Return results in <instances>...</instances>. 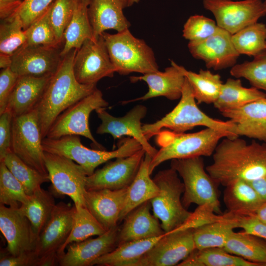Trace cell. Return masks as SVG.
I'll return each instance as SVG.
<instances>
[{"label":"cell","instance_id":"b9f144b4","mask_svg":"<svg viewBox=\"0 0 266 266\" xmlns=\"http://www.w3.org/2000/svg\"><path fill=\"white\" fill-rule=\"evenodd\" d=\"M29 198L21 183L0 161V204L18 208Z\"/></svg>","mask_w":266,"mask_h":266},{"label":"cell","instance_id":"c3c4849f","mask_svg":"<svg viewBox=\"0 0 266 266\" xmlns=\"http://www.w3.org/2000/svg\"><path fill=\"white\" fill-rule=\"evenodd\" d=\"M214 209L208 205H198L187 221L179 228L175 230L187 229H195L204 225L220 220L225 214H216Z\"/></svg>","mask_w":266,"mask_h":266},{"label":"cell","instance_id":"8992f818","mask_svg":"<svg viewBox=\"0 0 266 266\" xmlns=\"http://www.w3.org/2000/svg\"><path fill=\"white\" fill-rule=\"evenodd\" d=\"M116 72L121 75L132 72L145 74L159 70L152 48L127 29L115 34H101Z\"/></svg>","mask_w":266,"mask_h":266},{"label":"cell","instance_id":"680465c9","mask_svg":"<svg viewBox=\"0 0 266 266\" xmlns=\"http://www.w3.org/2000/svg\"><path fill=\"white\" fill-rule=\"evenodd\" d=\"M122 4L123 7H130L133 5L134 3H137L139 0H119Z\"/></svg>","mask_w":266,"mask_h":266},{"label":"cell","instance_id":"30bf717a","mask_svg":"<svg viewBox=\"0 0 266 266\" xmlns=\"http://www.w3.org/2000/svg\"><path fill=\"white\" fill-rule=\"evenodd\" d=\"M108 106V102L103 99L102 92L97 88L61 113L51 126L46 137L58 138L67 135H81L88 138L96 147L101 149L102 146L91 132L89 119L93 110Z\"/></svg>","mask_w":266,"mask_h":266},{"label":"cell","instance_id":"7c38bea8","mask_svg":"<svg viewBox=\"0 0 266 266\" xmlns=\"http://www.w3.org/2000/svg\"><path fill=\"white\" fill-rule=\"evenodd\" d=\"M44 160L55 192L70 198L76 208L85 206L84 194L88 175L83 167L70 159L46 152Z\"/></svg>","mask_w":266,"mask_h":266},{"label":"cell","instance_id":"484cf974","mask_svg":"<svg viewBox=\"0 0 266 266\" xmlns=\"http://www.w3.org/2000/svg\"><path fill=\"white\" fill-rule=\"evenodd\" d=\"M52 75L19 76L9 97L5 111L16 117L35 109Z\"/></svg>","mask_w":266,"mask_h":266},{"label":"cell","instance_id":"d6a6232c","mask_svg":"<svg viewBox=\"0 0 266 266\" xmlns=\"http://www.w3.org/2000/svg\"><path fill=\"white\" fill-rule=\"evenodd\" d=\"M163 235L151 238L131 241L119 245L111 252L96 259L92 266H134L141 256Z\"/></svg>","mask_w":266,"mask_h":266},{"label":"cell","instance_id":"cb8c5ba5","mask_svg":"<svg viewBox=\"0 0 266 266\" xmlns=\"http://www.w3.org/2000/svg\"><path fill=\"white\" fill-rule=\"evenodd\" d=\"M220 113L235 124L238 136L266 142V97Z\"/></svg>","mask_w":266,"mask_h":266},{"label":"cell","instance_id":"9f6ffc18","mask_svg":"<svg viewBox=\"0 0 266 266\" xmlns=\"http://www.w3.org/2000/svg\"><path fill=\"white\" fill-rule=\"evenodd\" d=\"M254 215L261 221L266 223V201H265L260 206Z\"/></svg>","mask_w":266,"mask_h":266},{"label":"cell","instance_id":"ac0fdd59","mask_svg":"<svg viewBox=\"0 0 266 266\" xmlns=\"http://www.w3.org/2000/svg\"><path fill=\"white\" fill-rule=\"evenodd\" d=\"M105 108H100L95 111L101 121L97 128L98 134H110L114 140L124 135L135 139L142 146L146 153L152 157L155 156L157 150L153 147L145 136L142 131L141 120L147 113V108L138 104L133 108L123 117H115L108 113Z\"/></svg>","mask_w":266,"mask_h":266},{"label":"cell","instance_id":"d590c367","mask_svg":"<svg viewBox=\"0 0 266 266\" xmlns=\"http://www.w3.org/2000/svg\"><path fill=\"white\" fill-rule=\"evenodd\" d=\"M223 248L228 252L263 266L266 263V242L252 234L234 231Z\"/></svg>","mask_w":266,"mask_h":266},{"label":"cell","instance_id":"f35d334b","mask_svg":"<svg viewBox=\"0 0 266 266\" xmlns=\"http://www.w3.org/2000/svg\"><path fill=\"white\" fill-rule=\"evenodd\" d=\"M106 231L85 206L76 208L71 231L60 252L58 258L65 252V249L69 244L83 241L92 236L101 235Z\"/></svg>","mask_w":266,"mask_h":266},{"label":"cell","instance_id":"6125c7cd","mask_svg":"<svg viewBox=\"0 0 266 266\" xmlns=\"http://www.w3.org/2000/svg\"></svg>","mask_w":266,"mask_h":266},{"label":"cell","instance_id":"ffe728a7","mask_svg":"<svg viewBox=\"0 0 266 266\" xmlns=\"http://www.w3.org/2000/svg\"><path fill=\"white\" fill-rule=\"evenodd\" d=\"M232 34L219 27L208 38L199 42H189L192 56L205 62L207 68L215 70L226 69L236 65L240 55L232 40Z\"/></svg>","mask_w":266,"mask_h":266},{"label":"cell","instance_id":"603a6c76","mask_svg":"<svg viewBox=\"0 0 266 266\" xmlns=\"http://www.w3.org/2000/svg\"><path fill=\"white\" fill-rule=\"evenodd\" d=\"M171 65L163 72L158 70L139 76H131L130 80L132 82L138 81L145 82L148 85V91L141 97L125 101L123 103L145 100L160 96L165 97L170 100L180 99L186 77L175 65L174 62L171 61Z\"/></svg>","mask_w":266,"mask_h":266},{"label":"cell","instance_id":"8fae6325","mask_svg":"<svg viewBox=\"0 0 266 266\" xmlns=\"http://www.w3.org/2000/svg\"><path fill=\"white\" fill-rule=\"evenodd\" d=\"M75 210L74 205L62 201L56 204L38 236L35 251L43 266L58 265V256L71 231Z\"/></svg>","mask_w":266,"mask_h":266},{"label":"cell","instance_id":"ab89813d","mask_svg":"<svg viewBox=\"0 0 266 266\" xmlns=\"http://www.w3.org/2000/svg\"><path fill=\"white\" fill-rule=\"evenodd\" d=\"M2 161L15 178L21 183L28 196L32 195L41 185L50 181L49 177L45 176L33 168L12 151L8 153Z\"/></svg>","mask_w":266,"mask_h":266},{"label":"cell","instance_id":"f907efd6","mask_svg":"<svg viewBox=\"0 0 266 266\" xmlns=\"http://www.w3.org/2000/svg\"><path fill=\"white\" fill-rule=\"evenodd\" d=\"M12 115L5 111L0 114V160L12 151Z\"/></svg>","mask_w":266,"mask_h":266},{"label":"cell","instance_id":"2e32d148","mask_svg":"<svg viewBox=\"0 0 266 266\" xmlns=\"http://www.w3.org/2000/svg\"><path fill=\"white\" fill-rule=\"evenodd\" d=\"M145 153L142 148L130 156L116 158L96 170L87 176L86 190H116L128 187L136 176Z\"/></svg>","mask_w":266,"mask_h":266},{"label":"cell","instance_id":"7402d4cb","mask_svg":"<svg viewBox=\"0 0 266 266\" xmlns=\"http://www.w3.org/2000/svg\"><path fill=\"white\" fill-rule=\"evenodd\" d=\"M127 189L128 187L116 190L103 189L86 191L85 207L105 230L117 226Z\"/></svg>","mask_w":266,"mask_h":266},{"label":"cell","instance_id":"60d3db41","mask_svg":"<svg viewBox=\"0 0 266 266\" xmlns=\"http://www.w3.org/2000/svg\"><path fill=\"white\" fill-rule=\"evenodd\" d=\"M25 31L22 21L16 13L0 20V54L11 57L26 42Z\"/></svg>","mask_w":266,"mask_h":266},{"label":"cell","instance_id":"3957f363","mask_svg":"<svg viewBox=\"0 0 266 266\" xmlns=\"http://www.w3.org/2000/svg\"><path fill=\"white\" fill-rule=\"evenodd\" d=\"M156 136V142L160 149L151 161L150 174L156 167L167 160L212 156L222 138L238 136L209 128L187 133L161 130Z\"/></svg>","mask_w":266,"mask_h":266},{"label":"cell","instance_id":"7a4b0ae2","mask_svg":"<svg viewBox=\"0 0 266 266\" xmlns=\"http://www.w3.org/2000/svg\"><path fill=\"white\" fill-rule=\"evenodd\" d=\"M76 51L72 49L63 57L35 108L43 139L62 112L97 88L96 85L83 84L76 80L73 72Z\"/></svg>","mask_w":266,"mask_h":266},{"label":"cell","instance_id":"9a60e30c","mask_svg":"<svg viewBox=\"0 0 266 266\" xmlns=\"http://www.w3.org/2000/svg\"><path fill=\"white\" fill-rule=\"evenodd\" d=\"M193 229L165 233L134 266H177L196 249Z\"/></svg>","mask_w":266,"mask_h":266},{"label":"cell","instance_id":"94428289","mask_svg":"<svg viewBox=\"0 0 266 266\" xmlns=\"http://www.w3.org/2000/svg\"><path fill=\"white\" fill-rule=\"evenodd\" d=\"M264 266H266V263L264 265Z\"/></svg>","mask_w":266,"mask_h":266},{"label":"cell","instance_id":"ee69618b","mask_svg":"<svg viewBox=\"0 0 266 266\" xmlns=\"http://www.w3.org/2000/svg\"><path fill=\"white\" fill-rule=\"evenodd\" d=\"M230 73L237 78H244L252 87L266 92V51L246 61L232 67Z\"/></svg>","mask_w":266,"mask_h":266},{"label":"cell","instance_id":"f5cc1de1","mask_svg":"<svg viewBox=\"0 0 266 266\" xmlns=\"http://www.w3.org/2000/svg\"><path fill=\"white\" fill-rule=\"evenodd\" d=\"M236 216L238 228L244 232L266 240V223L255 215Z\"/></svg>","mask_w":266,"mask_h":266},{"label":"cell","instance_id":"836d02e7","mask_svg":"<svg viewBox=\"0 0 266 266\" xmlns=\"http://www.w3.org/2000/svg\"><path fill=\"white\" fill-rule=\"evenodd\" d=\"M56 204L53 194L40 187L29 196L27 203L19 208L30 221L38 237L49 220Z\"/></svg>","mask_w":266,"mask_h":266},{"label":"cell","instance_id":"e575fe53","mask_svg":"<svg viewBox=\"0 0 266 266\" xmlns=\"http://www.w3.org/2000/svg\"><path fill=\"white\" fill-rule=\"evenodd\" d=\"M176 67L189 81L198 104L214 103L220 93L223 84L221 76L209 70L200 69L199 73L187 70L174 62Z\"/></svg>","mask_w":266,"mask_h":266},{"label":"cell","instance_id":"74e56055","mask_svg":"<svg viewBox=\"0 0 266 266\" xmlns=\"http://www.w3.org/2000/svg\"><path fill=\"white\" fill-rule=\"evenodd\" d=\"M232 40L240 54L255 56L266 51V26L256 22L232 34Z\"/></svg>","mask_w":266,"mask_h":266},{"label":"cell","instance_id":"f6af8a7d","mask_svg":"<svg viewBox=\"0 0 266 266\" xmlns=\"http://www.w3.org/2000/svg\"><path fill=\"white\" fill-rule=\"evenodd\" d=\"M81 0H55L53 2L50 19L57 39L64 43V34Z\"/></svg>","mask_w":266,"mask_h":266},{"label":"cell","instance_id":"e0dca14e","mask_svg":"<svg viewBox=\"0 0 266 266\" xmlns=\"http://www.w3.org/2000/svg\"><path fill=\"white\" fill-rule=\"evenodd\" d=\"M60 47L23 45L11 56L10 68L18 76L52 75L63 57Z\"/></svg>","mask_w":266,"mask_h":266},{"label":"cell","instance_id":"52a82bcc","mask_svg":"<svg viewBox=\"0 0 266 266\" xmlns=\"http://www.w3.org/2000/svg\"><path fill=\"white\" fill-rule=\"evenodd\" d=\"M153 180L159 188L158 194L150 200L153 214L161 221L165 233L174 231L182 226L192 214L182 202L184 184L171 167L159 171Z\"/></svg>","mask_w":266,"mask_h":266},{"label":"cell","instance_id":"681fc988","mask_svg":"<svg viewBox=\"0 0 266 266\" xmlns=\"http://www.w3.org/2000/svg\"><path fill=\"white\" fill-rule=\"evenodd\" d=\"M19 76L10 67L1 69L0 72V114L5 111L10 94Z\"/></svg>","mask_w":266,"mask_h":266},{"label":"cell","instance_id":"bcb514c9","mask_svg":"<svg viewBox=\"0 0 266 266\" xmlns=\"http://www.w3.org/2000/svg\"><path fill=\"white\" fill-rule=\"evenodd\" d=\"M219 28L213 20L203 15H194L185 23L183 36L189 42H199L214 34Z\"/></svg>","mask_w":266,"mask_h":266},{"label":"cell","instance_id":"5bb4252c","mask_svg":"<svg viewBox=\"0 0 266 266\" xmlns=\"http://www.w3.org/2000/svg\"><path fill=\"white\" fill-rule=\"evenodd\" d=\"M203 4L213 13L217 26L232 34L266 14L262 0H203Z\"/></svg>","mask_w":266,"mask_h":266},{"label":"cell","instance_id":"816d5d0a","mask_svg":"<svg viewBox=\"0 0 266 266\" xmlns=\"http://www.w3.org/2000/svg\"><path fill=\"white\" fill-rule=\"evenodd\" d=\"M0 266H43L42 260L35 251L14 256L1 253Z\"/></svg>","mask_w":266,"mask_h":266},{"label":"cell","instance_id":"f546056e","mask_svg":"<svg viewBox=\"0 0 266 266\" xmlns=\"http://www.w3.org/2000/svg\"><path fill=\"white\" fill-rule=\"evenodd\" d=\"M225 217L194 229L196 249L211 247L223 248L230 234L238 228L236 216L229 212Z\"/></svg>","mask_w":266,"mask_h":266},{"label":"cell","instance_id":"8d00e7d4","mask_svg":"<svg viewBox=\"0 0 266 266\" xmlns=\"http://www.w3.org/2000/svg\"><path fill=\"white\" fill-rule=\"evenodd\" d=\"M178 266H261L230 254L223 248L195 249Z\"/></svg>","mask_w":266,"mask_h":266},{"label":"cell","instance_id":"277c9868","mask_svg":"<svg viewBox=\"0 0 266 266\" xmlns=\"http://www.w3.org/2000/svg\"><path fill=\"white\" fill-rule=\"evenodd\" d=\"M197 104L192 87L186 78L180 101L176 106L160 120L142 125L146 138L149 140L163 128L176 133H184L197 126L224 131L238 136L235 125L232 121L213 119L202 111Z\"/></svg>","mask_w":266,"mask_h":266},{"label":"cell","instance_id":"ba28073f","mask_svg":"<svg viewBox=\"0 0 266 266\" xmlns=\"http://www.w3.org/2000/svg\"><path fill=\"white\" fill-rule=\"evenodd\" d=\"M170 167L182 178L184 191L182 202L186 208L192 203L208 205L217 214L221 213L217 184L204 168L202 157L173 159Z\"/></svg>","mask_w":266,"mask_h":266},{"label":"cell","instance_id":"7bdbcfd3","mask_svg":"<svg viewBox=\"0 0 266 266\" xmlns=\"http://www.w3.org/2000/svg\"><path fill=\"white\" fill-rule=\"evenodd\" d=\"M52 3L25 30L27 38L25 45H43L54 47H60L61 45H62L57 39L50 22V14Z\"/></svg>","mask_w":266,"mask_h":266},{"label":"cell","instance_id":"db71d44e","mask_svg":"<svg viewBox=\"0 0 266 266\" xmlns=\"http://www.w3.org/2000/svg\"><path fill=\"white\" fill-rule=\"evenodd\" d=\"M22 0H0V19L3 20L17 13Z\"/></svg>","mask_w":266,"mask_h":266},{"label":"cell","instance_id":"9c48e42d","mask_svg":"<svg viewBox=\"0 0 266 266\" xmlns=\"http://www.w3.org/2000/svg\"><path fill=\"white\" fill-rule=\"evenodd\" d=\"M42 137L36 110L14 117L12 122V151L27 165L48 177Z\"/></svg>","mask_w":266,"mask_h":266},{"label":"cell","instance_id":"1f68e13d","mask_svg":"<svg viewBox=\"0 0 266 266\" xmlns=\"http://www.w3.org/2000/svg\"><path fill=\"white\" fill-rule=\"evenodd\" d=\"M266 97V94L260 90L253 87H243L240 79L229 78L223 83L219 96L213 105L222 112L238 108Z\"/></svg>","mask_w":266,"mask_h":266},{"label":"cell","instance_id":"4316f807","mask_svg":"<svg viewBox=\"0 0 266 266\" xmlns=\"http://www.w3.org/2000/svg\"><path fill=\"white\" fill-rule=\"evenodd\" d=\"M124 8L119 0H90L88 16L95 39L107 30L121 32L129 29Z\"/></svg>","mask_w":266,"mask_h":266},{"label":"cell","instance_id":"d6986e66","mask_svg":"<svg viewBox=\"0 0 266 266\" xmlns=\"http://www.w3.org/2000/svg\"><path fill=\"white\" fill-rule=\"evenodd\" d=\"M0 230L11 256L35 251L38 237L29 220L19 210L0 204Z\"/></svg>","mask_w":266,"mask_h":266},{"label":"cell","instance_id":"44dd1931","mask_svg":"<svg viewBox=\"0 0 266 266\" xmlns=\"http://www.w3.org/2000/svg\"><path fill=\"white\" fill-rule=\"evenodd\" d=\"M119 228L109 229L95 238H88L72 242L67 251L58 259L61 266H90L99 257L106 254L118 246Z\"/></svg>","mask_w":266,"mask_h":266},{"label":"cell","instance_id":"5b68a950","mask_svg":"<svg viewBox=\"0 0 266 266\" xmlns=\"http://www.w3.org/2000/svg\"><path fill=\"white\" fill-rule=\"evenodd\" d=\"M42 145L44 152L62 156L76 162L88 176L92 175L100 165L114 158L130 156L143 148L135 139L129 137L122 138L118 148L113 151L90 149L83 145L80 137L76 135L58 138L45 137Z\"/></svg>","mask_w":266,"mask_h":266},{"label":"cell","instance_id":"6f0895ef","mask_svg":"<svg viewBox=\"0 0 266 266\" xmlns=\"http://www.w3.org/2000/svg\"><path fill=\"white\" fill-rule=\"evenodd\" d=\"M11 64V57L0 54V67L1 69L10 67Z\"/></svg>","mask_w":266,"mask_h":266},{"label":"cell","instance_id":"91938a15","mask_svg":"<svg viewBox=\"0 0 266 266\" xmlns=\"http://www.w3.org/2000/svg\"><path fill=\"white\" fill-rule=\"evenodd\" d=\"M263 3H264V6L265 11V12H266V0H265L263 2Z\"/></svg>","mask_w":266,"mask_h":266},{"label":"cell","instance_id":"4dcf8cb0","mask_svg":"<svg viewBox=\"0 0 266 266\" xmlns=\"http://www.w3.org/2000/svg\"><path fill=\"white\" fill-rule=\"evenodd\" d=\"M90 0H81L64 34V45L61 55L63 58L71 50H78L84 41L94 38L88 16Z\"/></svg>","mask_w":266,"mask_h":266},{"label":"cell","instance_id":"83f0119b","mask_svg":"<svg viewBox=\"0 0 266 266\" xmlns=\"http://www.w3.org/2000/svg\"><path fill=\"white\" fill-rule=\"evenodd\" d=\"M152 157L145 153L138 171L128 187L124 205L121 213L119 222L131 211L143 203L150 200L159 193V188L153 179L150 177L149 165Z\"/></svg>","mask_w":266,"mask_h":266},{"label":"cell","instance_id":"6da1fadb","mask_svg":"<svg viewBox=\"0 0 266 266\" xmlns=\"http://www.w3.org/2000/svg\"><path fill=\"white\" fill-rule=\"evenodd\" d=\"M236 136L217 145L213 162L205 169L216 184L226 187L236 180L251 181L266 175V144L247 143Z\"/></svg>","mask_w":266,"mask_h":266},{"label":"cell","instance_id":"11a10c76","mask_svg":"<svg viewBox=\"0 0 266 266\" xmlns=\"http://www.w3.org/2000/svg\"><path fill=\"white\" fill-rule=\"evenodd\" d=\"M248 182L262 199L264 201H266V175Z\"/></svg>","mask_w":266,"mask_h":266},{"label":"cell","instance_id":"7dc6e473","mask_svg":"<svg viewBox=\"0 0 266 266\" xmlns=\"http://www.w3.org/2000/svg\"><path fill=\"white\" fill-rule=\"evenodd\" d=\"M55 0H23L17 12L26 30L39 17Z\"/></svg>","mask_w":266,"mask_h":266},{"label":"cell","instance_id":"d4e9b609","mask_svg":"<svg viewBox=\"0 0 266 266\" xmlns=\"http://www.w3.org/2000/svg\"><path fill=\"white\" fill-rule=\"evenodd\" d=\"M150 200L129 213L118 233V245L124 243L158 237L165 233L159 219L150 212Z\"/></svg>","mask_w":266,"mask_h":266},{"label":"cell","instance_id":"4fadbf2b","mask_svg":"<svg viewBox=\"0 0 266 266\" xmlns=\"http://www.w3.org/2000/svg\"><path fill=\"white\" fill-rule=\"evenodd\" d=\"M73 72L77 81L86 85H97L102 78L114 76L116 70L101 34L96 39L85 40L77 50Z\"/></svg>","mask_w":266,"mask_h":266},{"label":"cell","instance_id":"f1b7e54d","mask_svg":"<svg viewBox=\"0 0 266 266\" xmlns=\"http://www.w3.org/2000/svg\"><path fill=\"white\" fill-rule=\"evenodd\" d=\"M225 187L223 201L228 212L234 215H254L265 202L247 181L236 180Z\"/></svg>","mask_w":266,"mask_h":266}]
</instances>
